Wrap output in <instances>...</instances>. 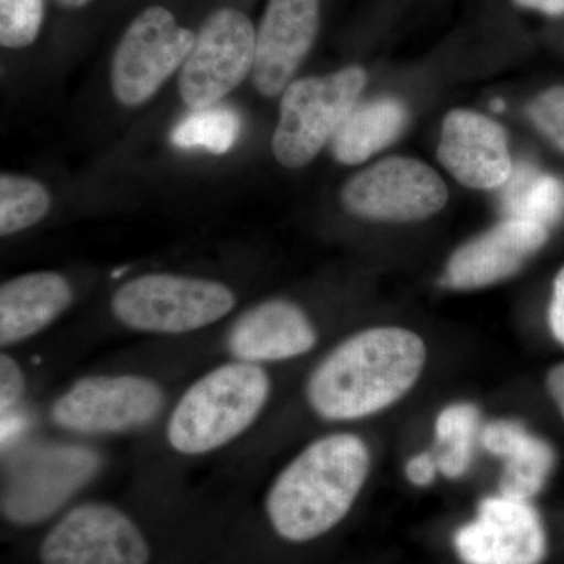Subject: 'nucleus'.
Wrapping results in <instances>:
<instances>
[{"instance_id":"obj_1","label":"nucleus","mask_w":564,"mask_h":564,"mask_svg":"<svg viewBox=\"0 0 564 564\" xmlns=\"http://www.w3.org/2000/svg\"><path fill=\"white\" fill-rule=\"evenodd\" d=\"M426 345L419 334L399 326H378L352 334L311 373L306 399L318 417L351 422L400 402L421 380Z\"/></svg>"},{"instance_id":"obj_2","label":"nucleus","mask_w":564,"mask_h":564,"mask_svg":"<svg viewBox=\"0 0 564 564\" xmlns=\"http://www.w3.org/2000/svg\"><path fill=\"white\" fill-rule=\"evenodd\" d=\"M370 451L361 436L334 433L303 448L274 478L267 521L285 543L304 544L336 529L350 514L367 478Z\"/></svg>"},{"instance_id":"obj_3","label":"nucleus","mask_w":564,"mask_h":564,"mask_svg":"<svg viewBox=\"0 0 564 564\" xmlns=\"http://www.w3.org/2000/svg\"><path fill=\"white\" fill-rule=\"evenodd\" d=\"M272 383L258 364L229 362L203 375L184 392L166 423V441L181 455L210 454L258 421Z\"/></svg>"},{"instance_id":"obj_4","label":"nucleus","mask_w":564,"mask_h":564,"mask_svg":"<svg viewBox=\"0 0 564 564\" xmlns=\"http://www.w3.org/2000/svg\"><path fill=\"white\" fill-rule=\"evenodd\" d=\"M361 66H347L323 77L292 82L281 99L272 150L288 169L313 162L356 106L366 87Z\"/></svg>"},{"instance_id":"obj_5","label":"nucleus","mask_w":564,"mask_h":564,"mask_svg":"<svg viewBox=\"0 0 564 564\" xmlns=\"http://www.w3.org/2000/svg\"><path fill=\"white\" fill-rule=\"evenodd\" d=\"M236 295L220 282L176 274H144L126 282L111 300L115 317L133 332L185 334L221 321Z\"/></svg>"},{"instance_id":"obj_6","label":"nucleus","mask_w":564,"mask_h":564,"mask_svg":"<svg viewBox=\"0 0 564 564\" xmlns=\"http://www.w3.org/2000/svg\"><path fill=\"white\" fill-rule=\"evenodd\" d=\"M161 386L140 375L82 378L52 404L58 429L87 436L132 432L161 414Z\"/></svg>"},{"instance_id":"obj_7","label":"nucleus","mask_w":564,"mask_h":564,"mask_svg":"<svg viewBox=\"0 0 564 564\" xmlns=\"http://www.w3.org/2000/svg\"><path fill=\"white\" fill-rule=\"evenodd\" d=\"M196 35L177 24L172 11L150 7L122 33L111 61V88L128 107L147 102L182 68Z\"/></svg>"},{"instance_id":"obj_8","label":"nucleus","mask_w":564,"mask_h":564,"mask_svg":"<svg viewBox=\"0 0 564 564\" xmlns=\"http://www.w3.org/2000/svg\"><path fill=\"white\" fill-rule=\"evenodd\" d=\"M254 24L243 11L220 9L209 14L182 65L181 98L193 110L215 106L252 73Z\"/></svg>"},{"instance_id":"obj_9","label":"nucleus","mask_w":564,"mask_h":564,"mask_svg":"<svg viewBox=\"0 0 564 564\" xmlns=\"http://www.w3.org/2000/svg\"><path fill=\"white\" fill-rule=\"evenodd\" d=\"M151 545L131 516L113 505L70 508L44 534L40 564H150Z\"/></svg>"},{"instance_id":"obj_10","label":"nucleus","mask_w":564,"mask_h":564,"mask_svg":"<svg viewBox=\"0 0 564 564\" xmlns=\"http://www.w3.org/2000/svg\"><path fill=\"white\" fill-rule=\"evenodd\" d=\"M448 192L440 174L417 159L388 158L345 184L343 203L367 220L408 223L433 217Z\"/></svg>"},{"instance_id":"obj_11","label":"nucleus","mask_w":564,"mask_h":564,"mask_svg":"<svg viewBox=\"0 0 564 564\" xmlns=\"http://www.w3.org/2000/svg\"><path fill=\"white\" fill-rule=\"evenodd\" d=\"M91 451L68 445L36 448L10 470L2 513L17 525H33L54 514L98 469Z\"/></svg>"},{"instance_id":"obj_12","label":"nucleus","mask_w":564,"mask_h":564,"mask_svg":"<svg viewBox=\"0 0 564 564\" xmlns=\"http://www.w3.org/2000/svg\"><path fill=\"white\" fill-rule=\"evenodd\" d=\"M454 547L463 564H541L547 555L543 519L530 500L492 496L459 527Z\"/></svg>"},{"instance_id":"obj_13","label":"nucleus","mask_w":564,"mask_h":564,"mask_svg":"<svg viewBox=\"0 0 564 564\" xmlns=\"http://www.w3.org/2000/svg\"><path fill=\"white\" fill-rule=\"evenodd\" d=\"M322 0H269L256 31L252 84L263 96L280 95L313 50Z\"/></svg>"},{"instance_id":"obj_14","label":"nucleus","mask_w":564,"mask_h":564,"mask_svg":"<svg viewBox=\"0 0 564 564\" xmlns=\"http://www.w3.org/2000/svg\"><path fill=\"white\" fill-rule=\"evenodd\" d=\"M437 158L459 184L474 191L502 188L514 170L502 126L473 110H452L445 117Z\"/></svg>"},{"instance_id":"obj_15","label":"nucleus","mask_w":564,"mask_h":564,"mask_svg":"<svg viewBox=\"0 0 564 564\" xmlns=\"http://www.w3.org/2000/svg\"><path fill=\"white\" fill-rule=\"evenodd\" d=\"M547 239L549 229L538 223L505 218L452 254L444 284L455 291H474L508 280L544 247Z\"/></svg>"},{"instance_id":"obj_16","label":"nucleus","mask_w":564,"mask_h":564,"mask_svg":"<svg viewBox=\"0 0 564 564\" xmlns=\"http://www.w3.org/2000/svg\"><path fill=\"white\" fill-rule=\"evenodd\" d=\"M317 344L313 322L296 304L272 300L245 313L228 336V350L237 361L281 362L300 358Z\"/></svg>"},{"instance_id":"obj_17","label":"nucleus","mask_w":564,"mask_h":564,"mask_svg":"<svg viewBox=\"0 0 564 564\" xmlns=\"http://www.w3.org/2000/svg\"><path fill=\"white\" fill-rule=\"evenodd\" d=\"M73 303V289L54 272L22 274L0 289V344L11 347L57 321Z\"/></svg>"},{"instance_id":"obj_18","label":"nucleus","mask_w":564,"mask_h":564,"mask_svg":"<svg viewBox=\"0 0 564 564\" xmlns=\"http://www.w3.org/2000/svg\"><path fill=\"white\" fill-rule=\"evenodd\" d=\"M481 444L503 462L499 481L502 496L532 500L547 484L555 466L554 448L522 423L507 419L489 422L481 432Z\"/></svg>"},{"instance_id":"obj_19","label":"nucleus","mask_w":564,"mask_h":564,"mask_svg":"<svg viewBox=\"0 0 564 564\" xmlns=\"http://www.w3.org/2000/svg\"><path fill=\"white\" fill-rule=\"evenodd\" d=\"M408 110L397 99L358 104L345 118L329 143L337 162L358 165L391 147L402 135Z\"/></svg>"},{"instance_id":"obj_20","label":"nucleus","mask_w":564,"mask_h":564,"mask_svg":"<svg viewBox=\"0 0 564 564\" xmlns=\"http://www.w3.org/2000/svg\"><path fill=\"white\" fill-rule=\"evenodd\" d=\"M500 204L505 217L538 223L551 228L564 210V187L552 174L540 172L532 163H516L502 187Z\"/></svg>"},{"instance_id":"obj_21","label":"nucleus","mask_w":564,"mask_h":564,"mask_svg":"<svg viewBox=\"0 0 564 564\" xmlns=\"http://www.w3.org/2000/svg\"><path fill=\"white\" fill-rule=\"evenodd\" d=\"M480 425V411L473 403L448 404L434 423L436 462L447 478H459L473 463L475 437Z\"/></svg>"},{"instance_id":"obj_22","label":"nucleus","mask_w":564,"mask_h":564,"mask_svg":"<svg viewBox=\"0 0 564 564\" xmlns=\"http://www.w3.org/2000/svg\"><path fill=\"white\" fill-rule=\"evenodd\" d=\"M239 113L229 106L204 107L193 110L173 129L172 143L181 150H204L225 154L239 139Z\"/></svg>"},{"instance_id":"obj_23","label":"nucleus","mask_w":564,"mask_h":564,"mask_svg":"<svg viewBox=\"0 0 564 564\" xmlns=\"http://www.w3.org/2000/svg\"><path fill=\"white\" fill-rule=\"evenodd\" d=\"M51 196L40 182L2 174L0 177V234L11 236L31 228L47 214Z\"/></svg>"},{"instance_id":"obj_24","label":"nucleus","mask_w":564,"mask_h":564,"mask_svg":"<svg viewBox=\"0 0 564 564\" xmlns=\"http://www.w3.org/2000/svg\"><path fill=\"white\" fill-rule=\"evenodd\" d=\"M44 20V0H0V44L9 50L31 46Z\"/></svg>"},{"instance_id":"obj_25","label":"nucleus","mask_w":564,"mask_h":564,"mask_svg":"<svg viewBox=\"0 0 564 564\" xmlns=\"http://www.w3.org/2000/svg\"><path fill=\"white\" fill-rule=\"evenodd\" d=\"M530 121L556 150L564 152V85L549 88L530 102Z\"/></svg>"},{"instance_id":"obj_26","label":"nucleus","mask_w":564,"mask_h":564,"mask_svg":"<svg viewBox=\"0 0 564 564\" xmlns=\"http://www.w3.org/2000/svg\"><path fill=\"white\" fill-rule=\"evenodd\" d=\"M25 392V377L17 359L7 352L0 356V413H11Z\"/></svg>"},{"instance_id":"obj_27","label":"nucleus","mask_w":564,"mask_h":564,"mask_svg":"<svg viewBox=\"0 0 564 564\" xmlns=\"http://www.w3.org/2000/svg\"><path fill=\"white\" fill-rule=\"evenodd\" d=\"M440 473L436 456L423 452L413 456L406 464V477L415 486H429L433 484L436 474Z\"/></svg>"},{"instance_id":"obj_28","label":"nucleus","mask_w":564,"mask_h":564,"mask_svg":"<svg viewBox=\"0 0 564 564\" xmlns=\"http://www.w3.org/2000/svg\"><path fill=\"white\" fill-rule=\"evenodd\" d=\"M549 326L555 339L564 345V267L554 281V292L549 306Z\"/></svg>"},{"instance_id":"obj_29","label":"nucleus","mask_w":564,"mask_h":564,"mask_svg":"<svg viewBox=\"0 0 564 564\" xmlns=\"http://www.w3.org/2000/svg\"><path fill=\"white\" fill-rule=\"evenodd\" d=\"M545 386H547L549 395L552 397L564 419V362L549 370L547 377H545Z\"/></svg>"},{"instance_id":"obj_30","label":"nucleus","mask_w":564,"mask_h":564,"mask_svg":"<svg viewBox=\"0 0 564 564\" xmlns=\"http://www.w3.org/2000/svg\"><path fill=\"white\" fill-rule=\"evenodd\" d=\"M521 9L538 11L547 17H563L564 0H514Z\"/></svg>"},{"instance_id":"obj_31","label":"nucleus","mask_w":564,"mask_h":564,"mask_svg":"<svg viewBox=\"0 0 564 564\" xmlns=\"http://www.w3.org/2000/svg\"><path fill=\"white\" fill-rule=\"evenodd\" d=\"M55 2L65 7V9H82V7L88 6L91 0H55Z\"/></svg>"},{"instance_id":"obj_32","label":"nucleus","mask_w":564,"mask_h":564,"mask_svg":"<svg viewBox=\"0 0 564 564\" xmlns=\"http://www.w3.org/2000/svg\"><path fill=\"white\" fill-rule=\"evenodd\" d=\"M492 109L494 110H497V111H500L503 109V102L502 101H496L492 104Z\"/></svg>"}]
</instances>
